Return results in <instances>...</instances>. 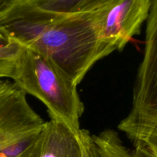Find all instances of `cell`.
Listing matches in <instances>:
<instances>
[{
	"instance_id": "1",
	"label": "cell",
	"mask_w": 157,
	"mask_h": 157,
	"mask_svg": "<svg viewBox=\"0 0 157 157\" xmlns=\"http://www.w3.org/2000/svg\"><path fill=\"white\" fill-rule=\"evenodd\" d=\"M0 34L50 60L76 85L104 58L98 11L56 15L22 2L0 5Z\"/></svg>"
},
{
	"instance_id": "9",
	"label": "cell",
	"mask_w": 157,
	"mask_h": 157,
	"mask_svg": "<svg viewBox=\"0 0 157 157\" xmlns=\"http://www.w3.org/2000/svg\"><path fill=\"white\" fill-rule=\"evenodd\" d=\"M24 46L14 41H9L0 47V79H11Z\"/></svg>"
},
{
	"instance_id": "3",
	"label": "cell",
	"mask_w": 157,
	"mask_h": 157,
	"mask_svg": "<svg viewBox=\"0 0 157 157\" xmlns=\"http://www.w3.org/2000/svg\"><path fill=\"white\" fill-rule=\"evenodd\" d=\"M157 127V0H151L147 19L144 57L138 68L130 110L118 124L133 147Z\"/></svg>"
},
{
	"instance_id": "8",
	"label": "cell",
	"mask_w": 157,
	"mask_h": 157,
	"mask_svg": "<svg viewBox=\"0 0 157 157\" xmlns=\"http://www.w3.org/2000/svg\"><path fill=\"white\" fill-rule=\"evenodd\" d=\"M93 138L101 157H155L142 145L136 146L134 150L126 147L117 132L112 129L93 135Z\"/></svg>"
},
{
	"instance_id": "4",
	"label": "cell",
	"mask_w": 157,
	"mask_h": 157,
	"mask_svg": "<svg viewBox=\"0 0 157 157\" xmlns=\"http://www.w3.org/2000/svg\"><path fill=\"white\" fill-rule=\"evenodd\" d=\"M151 0H110L98 10V29L104 58L121 52L140 33Z\"/></svg>"
},
{
	"instance_id": "10",
	"label": "cell",
	"mask_w": 157,
	"mask_h": 157,
	"mask_svg": "<svg viewBox=\"0 0 157 157\" xmlns=\"http://www.w3.org/2000/svg\"><path fill=\"white\" fill-rule=\"evenodd\" d=\"M81 145L82 157H101L94 140L93 135L84 129H81L77 133Z\"/></svg>"
},
{
	"instance_id": "2",
	"label": "cell",
	"mask_w": 157,
	"mask_h": 157,
	"mask_svg": "<svg viewBox=\"0 0 157 157\" xmlns=\"http://www.w3.org/2000/svg\"><path fill=\"white\" fill-rule=\"evenodd\" d=\"M11 79L26 95L42 102L50 119L63 123L76 133L81 130L84 105L78 85L50 60L24 47Z\"/></svg>"
},
{
	"instance_id": "5",
	"label": "cell",
	"mask_w": 157,
	"mask_h": 157,
	"mask_svg": "<svg viewBox=\"0 0 157 157\" xmlns=\"http://www.w3.org/2000/svg\"><path fill=\"white\" fill-rule=\"evenodd\" d=\"M45 121L12 81L0 80V148L38 134Z\"/></svg>"
},
{
	"instance_id": "14",
	"label": "cell",
	"mask_w": 157,
	"mask_h": 157,
	"mask_svg": "<svg viewBox=\"0 0 157 157\" xmlns=\"http://www.w3.org/2000/svg\"><path fill=\"white\" fill-rule=\"evenodd\" d=\"M3 1H4V0H0V5H1Z\"/></svg>"
},
{
	"instance_id": "7",
	"label": "cell",
	"mask_w": 157,
	"mask_h": 157,
	"mask_svg": "<svg viewBox=\"0 0 157 157\" xmlns=\"http://www.w3.org/2000/svg\"><path fill=\"white\" fill-rule=\"evenodd\" d=\"M110 0H20L38 10L56 15H77L99 10Z\"/></svg>"
},
{
	"instance_id": "11",
	"label": "cell",
	"mask_w": 157,
	"mask_h": 157,
	"mask_svg": "<svg viewBox=\"0 0 157 157\" xmlns=\"http://www.w3.org/2000/svg\"><path fill=\"white\" fill-rule=\"evenodd\" d=\"M138 145L145 147L153 156L157 157V127L141 144Z\"/></svg>"
},
{
	"instance_id": "6",
	"label": "cell",
	"mask_w": 157,
	"mask_h": 157,
	"mask_svg": "<svg viewBox=\"0 0 157 157\" xmlns=\"http://www.w3.org/2000/svg\"><path fill=\"white\" fill-rule=\"evenodd\" d=\"M21 157H82V152L77 133L50 119Z\"/></svg>"
},
{
	"instance_id": "12",
	"label": "cell",
	"mask_w": 157,
	"mask_h": 157,
	"mask_svg": "<svg viewBox=\"0 0 157 157\" xmlns=\"http://www.w3.org/2000/svg\"><path fill=\"white\" fill-rule=\"evenodd\" d=\"M9 41L6 38V37H4L2 34H0V47L6 44Z\"/></svg>"
},
{
	"instance_id": "13",
	"label": "cell",
	"mask_w": 157,
	"mask_h": 157,
	"mask_svg": "<svg viewBox=\"0 0 157 157\" xmlns=\"http://www.w3.org/2000/svg\"><path fill=\"white\" fill-rule=\"evenodd\" d=\"M14 1H20V0H4L3 2H14Z\"/></svg>"
}]
</instances>
